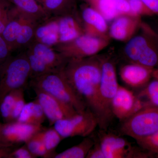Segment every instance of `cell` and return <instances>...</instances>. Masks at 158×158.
Here are the masks:
<instances>
[{
	"label": "cell",
	"instance_id": "obj_43",
	"mask_svg": "<svg viewBox=\"0 0 158 158\" xmlns=\"http://www.w3.org/2000/svg\"><path fill=\"white\" fill-rule=\"evenodd\" d=\"M2 123H1V122H0V127H1V125H2Z\"/></svg>",
	"mask_w": 158,
	"mask_h": 158
},
{
	"label": "cell",
	"instance_id": "obj_35",
	"mask_svg": "<svg viewBox=\"0 0 158 158\" xmlns=\"http://www.w3.org/2000/svg\"><path fill=\"white\" fill-rule=\"evenodd\" d=\"M87 158H105L98 139L95 140V143L87 155Z\"/></svg>",
	"mask_w": 158,
	"mask_h": 158
},
{
	"label": "cell",
	"instance_id": "obj_4",
	"mask_svg": "<svg viewBox=\"0 0 158 158\" xmlns=\"http://www.w3.org/2000/svg\"><path fill=\"white\" fill-rule=\"evenodd\" d=\"M39 23L14 6L11 7L8 23L2 35L11 52L27 48L34 41Z\"/></svg>",
	"mask_w": 158,
	"mask_h": 158
},
{
	"label": "cell",
	"instance_id": "obj_18",
	"mask_svg": "<svg viewBox=\"0 0 158 158\" xmlns=\"http://www.w3.org/2000/svg\"><path fill=\"white\" fill-rule=\"evenodd\" d=\"M59 43L69 42L85 34L84 27L74 14L57 17Z\"/></svg>",
	"mask_w": 158,
	"mask_h": 158
},
{
	"label": "cell",
	"instance_id": "obj_12",
	"mask_svg": "<svg viewBox=\"0 0 158 158\" xmlns=\"http://www.w3.org/2000/svg\"><path fill=\"white\" fill-rule=\"evenodd\" d=\"M42 129V125L27 124L17 121L4 123L0 127V142L13 147L25 144Z\"/></svg>",
	"mask_w": 158,
	"mask_h": 158
},
{
	"label": "cell",
	"instance_id": "obj_15",
	"mask_svg": "<svg viewBox=\"0 0 158 158\" xmlns=\"http://www.w3.org/2000/svg\"><path fill=\"white\" fill-rule=\"evenodd\" d=\"M141 17L130 15H123L113 20L109 28L110 38L118 41L127 42L140 28Z\"/></svg>",
	"mask_w": 158,
	"mask_h": 158
},
{
	"label": "cell",
	"instance_id": "obj_13",
	"mask_svg": "<svg viewBox=\"0 0 158 158\" xmlns=\"http://www.w3.org/2000/svg\"><path fill=\"white\" fill-rule=\"evenodd\" d=\"M33 90L51 126L58 120L69 118L78 113L71 106L49 94L36 88Z\"/></svg>",
	"mask_w": 158,
	"mask_h": 158
},
{
	"label": "cell",
	"instance_id": "obj_17",
	"mask_svg": "<svg viewBox=\"0 0 158 158\" xmlns=\"http://www.w3.org/2000/svg\"><path fill=\"white\" fill-rule=\"evenodd\" d=\"M85 34L94 37L110 38L106 20L92 7H87L82 13Z\"/></svg>",
	"mask_w": 158,
	"mask_h": 158
},
{
	"label": "cell",
	"instance_id": "obj_29",
	"mask_svg": "<svg viewBox=\"0 0 158 158\" xmlns=\"http://www.w3.org/2000/svg\"><path fill=\"white\" fill-rule=\"evenodd\" d=\"M136 141L140 147L149 153L152 158H158V131L151 135Z\"/></svg>",
	"mask_w": 158,
	"mask_h": 158
},
{
	"label": "cell",
	"instance_id": "obj_37",
	"mask_svg": "<svg viewBox=\"0 0 158 158\" xmlns=\"http://www.w3.org/2000/svg\"><path fill=\"white\" fill-rule=\"evenodd\" d=\"M14 149L13 146L6 145L0 142V158H9L10 154Z\"/></svg>",
	"mask_w": 158,
	"mask_h": 158
},
{
	"label": "cell",
	"instance_id": "obj_25",
	"mask_svg": "<svg viewBox=\"0 0 158 158\" xmlns=\"http://www.w3.org/2000/svg\"><path fill=\"white\" fill-rule=\"evenodd\" d=\"M91 7L100 13L107 21L113 20L120 16L116 7V0H98Z\"/></svg>",
	"mask_w": 158,
	"mask_h": 158
},
{
	"label": "cell",
	"instance_id": "obj_24",
	"mask_svg": "<svg viewBox=\"0 0 158 158\" xmlns=\"http://www.w3.org/2000/svg\"><path fill=\"white\" fill-rule=\"evenodd\" d=\"M137 96L148 106L158 107V80L150 81Z\"/></svg>",
	"mask_w": 158,
	"mask_h": 158
},
{
	"label": "cell",
	"instance_id": "obj_20",
	"mask_svg": "<svg viewBox=\"0 0 158 158\" xmlns=\"http://www.w3.org/2000/svg\"><path fill=\"white\" fill-rule=\"evenodd\" d=\"M40 3L49 17H60L74 14L73 0H40Z\"/></svg>",
	"mask_w": 158,
	"mask_h": 158
},
{
	"label": "cell",
	"instance_id": "obj_16",
	"mask_svg": "<svg viewBox=\"0 0 158 158\" xmlns=\"http://www.w3.org/2000/svg\"><path fill=\"white\" fill-rule=\"evenodd\" d=\"M153 69L130 63L120 68L119 75L124 83L133 88H143L152 78Z\"/></svg>",
	"mask_w": 158,
	"mask_h": 158
},
{
	"label": "cell",
	"instance_id": "obj_39",
	"mask_svg": "<svg viewBox=\"0 0 158 158\" xmlns=\"http://www.w3.org/2000/svg\"><path fill=\"white\" fill-rule=\"evenodd\" d=\"M152 77L153 78L158 80V69H154L153 70Z\"/></svg>",
	"mask_w": 158,
	"mask_h": 158
},
{
	"label": "cell",
	"instance_id": "obj_10",
	"mask_svg": "<svg viewBox=\"0 0 158 158\" xmlns=\"http://www.w3.org/2000/svg\"><path fill=\"white\" fill-rule=\"evenodd\" d=\"M98 140L105 158H152L143 148L133 146L119 136L100 130Z\"/></svg>",
	"mask_w": 158,
	"mask_h": 158
},
{
	"label": "cell",
	"instance_id": "obj_22",
	"mask_svg": "<svg viewBox=\"0 0 158 158\" xmlns=\"http://www.w3.org/2000/svg\"><path fill=\"white\" fill-rule=\"evenodd\" d=\"M19 11L34 18L39 22L49 16L42 6L35 0H7Z\"/></svg>",
	"mask_w": 158,
	"mask_h": 158
},
{
	"label": "cell",
	"instance_id": "obj_26",
	"mask_svg": "<svg viewBox=\"0 0 158 158\" xmlns=\"http://www.w3.org/2000/svg\"><path fill=\"white\" fill-rule=\"evenodd\" d=\"M42 137L49 158H53L56 153H55V150L64 139L54 127L45 130L43 129Z\"/></svg>",
	"mask_w": 158,
	"mask_h": 158
},
{
	"label": "cell",
	"instance_id": "obj_5",
	"mask_svg": "<svg viewBox=\"0 0 158 158\" xmlns=\"http://www.w3.org/2000/svg\"><path fill=\"white\" fill-rule=\"evenodd\" d=\"M25 52L31 66V79L62 71L68 61L52 47L35 40L26 48Z\"/></svg>",
	"mask_w": 158,
	"mask_h": 158
},
{
	"label": "cell",
	"instance_id": "obj_30",
	"mask_svg": "<svg viewBox=\"0 0 158 158\" xmlns=\"http://www.w3.org/2000/svg\"><path fill=\"white\" fill-rule=\"evenodd\" d=\"M131 8V13L134 16H152L154 15L146 6L142 0H128Z\"/></svg>",
	"mask_w": 158,
	"mask_h": 158
},
{
	"label": "cell",
	"instance_id": "obj_38",
	"mask_svg": "<svg viewBox=\"0 0 158 158\" xmlns=\"http://www.w3.org/2000/svg\"><path fill=\"white\" fill-rule=\"evenodd\" d=\"M142 1L154 15H158V0H142Z\"/></svg>",
	"mask_w": 158,
	"mask_h": 158
},
{
	"label": "cell",
	"instance_id": "obj_28",
	"mask_svg": "<svg viewBox=\"0 0 158 158\" xmlns=\"http://www.w3.org/2000/svg\"><path fill=\"white\" fill-rule=\"evenodd\" d=\"M32 136L25 144L36 158H49L42 137V130Z\"/></svg>",
	"mask_w": 158,
	"mask_h": 158
},
{
	"label": "cell",
	"instance_id": "obj_1",
	"mask_svg": "<svg viewBox=\"0 0 158 158\" xmlns=\"http://www.w3.org/2000/svg\"><path fill=\"white\" fill-rule=\"evenodd\" d=\"M102 57L97 55L81 59H69L63 71L73 87L96 116L98 125L101 118L99 90Z\"/></svg>",
	"mask_w": 158,
	"mask_h": 158
},
{
	"label": "cell",
	"instance_id": "obj_34",
	"mask_svg": "<svg viewBox=\"0 0 158 158\" xmlns=\"http://www.w3.org/2000/svg\"><path fill=\"white\" fill-rule=\"evenodd\" d=\"M11 52L8 43L0 34V65L10 56Z\"/></svg>",
	"mask_w": 158,
	"mask_h": 158
},
{
	"label": "cell",
	"instance_id": "obj_42",
	"mask_svg": "<svg viewBox=\"0 0 158 158\" xmlns=\"http://www.w3.org/2000/svg\"><path fill=\"white\" fill-rule=\"evenodd\" d=\"M156 32H157V33L158 34V28H157V31H156Z\"/></svg>",
	"mask_w": 158,
	"mask_h": 158
},
{
	"label": "cell",
	"instance_id": "obj_36",
	"mask_svg": "<svg viewBox=\"0 0 158 158\" xmlns=\"http://www.w3.org/2000/svg\"><path fill=\"white\" fill-rule=\"evenodd\" d=\"M116 2L117 10L120 15H132L128 0H116Z\"/></svg>",
	"mask_w": 158,
	"mask_h": 158
},
{
	"label": "cell",
	"instance_id": "obj_40",
	"mask_svg": "<svg viewBox=\"0 0 158 158\" xmlns=\"http://www.w3.org/2000/svg\"><path fill=\"white\" fill-rule=\"evenodd\" d=\"M88 2H89L90 3V4H91V5H93V4H94V3L96 2L97 1H98V0H88Z\"/></svg>",
	"mask_w": 158,
	"mask_h": 158
},
{
	"label": "cell",
	"instance_id": "obj_33",
	"mask_svg": "<svg viewBox=\"0 0 158 158\" xmlns=\"http://www.w3.org/2000/svg\"><path fill=\"white\" fill-rule=\"evenodd\" d=\"M9 158H36L24 144L22 147L14 149L10 154Z\"/></svg>",
	"mask_w": 158,
	"mask_h": 158
},
{
	"label": "cell",
	"instance_id": "obj_11",
	"mask_svg": "<svg viewBox=\"0 0 158 158\" xmlns=\"http://www.w3.org/2000/svg\"><path fill=\"white\" fill-rule=\"evenodd\" d=\"M53 125L63 139L75 136L85 138L91 135L98 126V122L96 116L87 109L83 113L58 120Z\"/></svg>",
	"mask_w": 158,
	"mask_h": 158
},
{
	"label": "cell",
	"instance_id": "obj_3",
	"mask_svg": "<svg viewBox=\"0 0 158 158\" xmlns=\"http://www.w3.org/2000/svg\"><path fill=\"white\" fill-rule=\"evenodd\" d=\"M30 86L49 94L71 106L78 113L88 108L65 76L63 70L45 74L30 79Z\"/></svg>",
	"mask_w": 158,
	"mask_h": 158
},
{
	"label": "cell",
	"instance_id": "obj_8",
	"mask_svg": "<svg viewBox=\"0 0 158 158\" xmlns=\"http://www.w3.org/2000/svg\"><path fill=\"white\" fill-rule=\"evenodd\" d=\"M110 43V38L94 37L85 34L69 42L59 43L52 47L65 59L69 60L95 56Z\"/></svg>",
	"mask_w": 158,
	"mask_h": 158
},
{
	"label": "cell",
	"instance_id": "obj_23",
	"mask_svg": "<svg viewBox=\"0 0 158 158\" xmlns=\"http://www.w3.org/2000/svg\"><path fill=\"white\" fill-rule=\"evenodd\" d=\"M94 138L89 137L85 138L78 144L62 152L56 153L54 158H85L95 143Z\"/></svg>",
	"mask_w": 158,
	"mask_h": 158
},
{
	"label": "cell",
	"instance_id": "obj_27",
	"mask_svg": "<svg viewBox=\"0 0 158 158\" xmlns=\"http://www.w3.org/2000/svg\"><path fill=\"white\" fill-rule=\"evenodd\" d=\"M22 88L9 92L4 97L0 102V113L5 123L11 121V113L15 101L20 91Z\"/></svg>",
	"mask_w": 158,
	"mask_h": 158
},
{
	"label": "cell",
	"instance_id": "obj_2",
	"mask_svg": "<svg viewBox=\"0 0 158 158\" xmlns=\"http://www.w3.org/2000/svg\"><path fill=\"white\" fill-rule=\"evenodd\" d=\"M141 29V33L127 42L124 56L130 63L158 69V34L143 23Z\"/></svg>",
	"mask_w": 158,
	"mask_h": 158
},
{
	"label": "cell",
	"instance_id": "obj_32",
	"mask_svg": "<svg viewBox=\"0 0 158 158\" xmlns=\"http://www.w3.org/2000/svg\"><path fill=\"white\" fill-rule=\"evenodd\" d=\"M24 91V89L22 88L18 95L11 113V122L15 121L17 120L25 105H26Z\"/></svg>",
	"mask_w": 158,
	"mask_h": 158
},
{
	"label": "cell",
	"instance_id": "obj_14",
	"mask_svg": "<svg viewBox=\"0 0 158 158\" xmlns=\"http://www.w3.org/2000/svg\"><path fill=\"white\" fill-rule=\"evenodd\" d=\"M148 106L132 91L119 85L112 105L114 117L122 122L142 108Z\"/></svg>",
	"mask_w": 158,
	"mask_h": 158
},
{
	"label": "cell",
	"instance_id": "obj_6",
	"mask_svg": "<svg viewBox=\"0 0 158 158\" xmlns=\"http://www.w3.org/2000/svg\"><path fill=\"white\" fill-rule=\"evenodd\" d=\"M118 86L115 63L110 57H102L99 90L101 118L98 126L100 130L107 131L114 117L112 111V102Z\"/></svg>",
	"mask_w": 158,
	"mask_h": 158
},
{
	"label": "cell",
	"instance_id": "obj_7",
	"mask_svg": "<svg viewBox=\"0 0 158 158\" xmlns=\"http://www.w3.org/2000/svg\"><path fill=\"white\" fill-rule=\"evenodd\" d=\"M31 77V66L25 52L9 57L0 65V102L9 92L24 88Z\"/></svg>",
	"mask_w": 158,
	"mask_h": 158
},
{
	"label": "cell",
	"instance_id": "obj_31",
	"mask_svg": "<svg viewBox=\"0 0 158 158\" xmlns=\"http://www.w3.org/2000/svg\"><path fill=\"white\" fill-rule=\"evenodd\" d=\"M7 0H0V34H2L9 20L11 8Z\"/></svg>",
	"mask_w": 158,
	"mask_h": 158
},
{
	"label": "cell",
	"instance_id": "obj_21",
	"mask_svg": "<svg viewBox=\"0 0 158 158\" xmlns=\"http://www.w3.org/2000/svg\"><path fill=\"white\" fill-rule=\"evenodd\" d=\"M46 116L40 104L37 99L26 103L16 121L27 124L42 125Z\"/></svg>",
	"mask_w": 158,
	"mask_h": 158
},
{
	"label": "cell",
	"instance_id": "obj_41",
	"mask_svg": "<svg viewBox=\"0 0 158 158\" xmlns=\"http://www.w3.org/2000/svg\"><path fill=\"white\" fill-rule=\"evenodd\" d=\"M35 1H37V2L40 3V0H35Z\"/></svg>",
	"mask_w": 158,
	"mask_h": 158
},
{
	"label": "cell",
	"instance_id": "obj_19",
	"mask_svg": "<svg viewBox=\"0 0 158 158\" xmlns=\"http://www.w3.org/2000/svg\"><path fill=\"white\" fill-rule=\"evenodd\" d=\"M35 40L51 47L59 43V24L57 18L38 25L35 32Z\"/></svg>",
	"mask_w": 158,
	"mask_h": 158
},
{
	"label": "cell",
	"instance_id": "obj_9",
	"mask_svg": "<svg viewBox=\"0 0 158 158\" xmlns=\"http://www.w3.org/2000/svg\"><path fill=\"white\" fill-rule=\"evenodd\" d=\"M119 130L136 141L151 135L158 131V107L142 108L122 122Z\"/></svg>",
	"mask_w": 158,
	"mask_h": 158
}]
</instances>
